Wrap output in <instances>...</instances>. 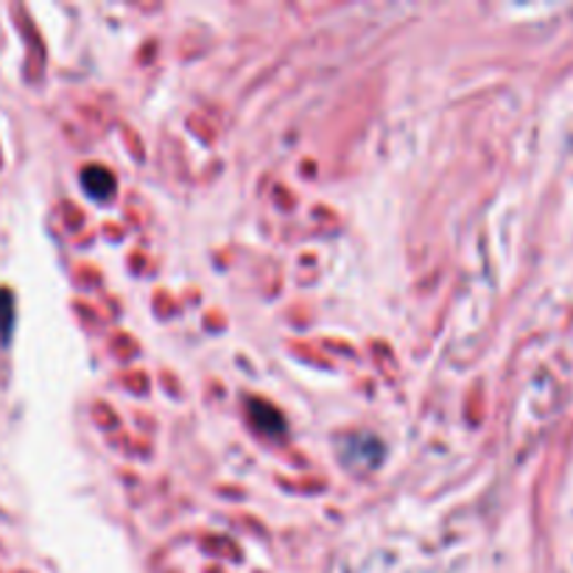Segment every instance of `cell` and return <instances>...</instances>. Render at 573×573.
Returning <instances> with one entry per match:
<instances>
[{
	"label": "cell",
	"instance_id": "1",
	"mask_svg": "<svg viewBox=\"0 0 573 573\" xmlns=\"http://www.w3.org/2000/svg\"><path fill=\"white\" fill-rule=\"evenodd\" d=\"M82 185L87 188V194L93 196V199H110V196L115 194L113 171H107V168L101 166H90L87 171L82 174Z\"/></svg>",
	"mask_w": 573,
	"mask_h": 573
}]
</instances>
